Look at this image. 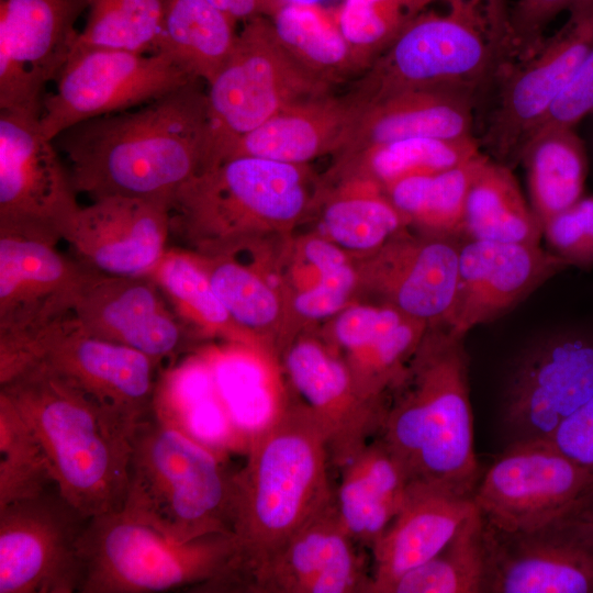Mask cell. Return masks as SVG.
<instances>
[{"instance_id":"1","label":"cell","mask_w":593,"mask_h":593,"mask_svg":"<svg viewBox=\"0 0 593 593\" xmlns=\"http://www.w3.org/2000/svg\"><path fill=\"white\" fill-rule=\"evenodd\" d=\"M197 80L159 99L81 122L54 142L69 160L77 193L159 200L178 190L209 161L211 123L206 91Z\"/></svg>"},{"instance_id":"2","label":"cell","mask_w":593,"mask_h":593,"mask_svg":"<svg viewBox=\"0 0 593 593\" xmlns=\"http://www.w3.org/2000/svg\"><path fill=\"white\" fill-rule=\"evenodd\" d=\"M327 436L304 404L284 405L248 439L245 466L232 475V556L215 585L247 592L259 570L334 501Z\"/></svg>"},{"instance_id":"3","label":"cell","mask_w":593,"mask_h":593,"mask_svg":"<svg viewBox=\"0 0 593 593\" xmlns=\"http://www.w3.org/2000/svg\"><path fill=\"white\" fill-rule=\"evenodd\" d=\"M465 338L428 327L391 388L377 432L411 482L472 495L482 475L473 443Z\"/></svg>"},{"instance_id":"4","label":"cell","mask_w":593,"mask_h":593,"mask_svg":"<svg viewBox=\"0 0 593 593\" xmlns=\"http://www.w3.org/2000/svg\"><path fill=\"white\" fill-rule=\"evenodd\" d=\"M47 457L58 493L86 518L121 511L137 426L46 365L0 383Z\"/></svg>"},{"instance_id":"5","label":"cell","mask_w":593,"mask_h":593,"mask_svg":"<svg viewBox=\"0 0 593 593\" xmlns=\"http://www.w3.org/2000/svg\"><path fill=\"white\" fill-rule=\"evenodd\" d=\"M416 16L350 88L363 102L395 91L460 87L482 94L514 63L507 0H443Z\"/></svg>"},{"instance_id":"6","label":"cell","mask_w":593,"mask_h":593,"mask_svg":"<svg viewBox=\"0 0 593 593\" xmlns=\"http://www.w3.org/2000/svg\"><path fill=\"white\" fill-rule=\"evenodd\" d=\"M231 496L232 475L209 448L157 410L137 426L121 510L126 516L188 542L230 534Z\"/></svg>"},{"instance_id":"7","label":"cell","mask_w":593,"mask_h":593,"mask_svg":"<svg viewBox=\"0 0 593 593\" xmlns=\"http://www.w3.org/2000/svg\"><path fill=\"white\" fill-rule=\"evenodd\" d=\"M306 165L239 156L201 171L176 193L171 233L203 255H231L249 233L295 222L311 198Z\"/></svg>"},{"instance_id":"8","label":"cell","mask_w":593,"mask_h":593,"mask_svg":"<svg viewBox=\"0 0 593 593\" xmlns=\"http://www.w3.org/2000/svg\"><path fill=\"white\" fill-rule=\"evenodd\" d=\"M78 593H157L213 589L232 556L230 534L172 541L122 511L87 521Z\"/></svg>"},{"instance_id":"9","label":"cell","mask_w":593,"mask_h":593,"mask_svg":"<svg viewBox=\"0 0 593 593\" xmlns=\"http://www.w3.org/2000/svg\"><path fill=\"white\" fill-rule=\"evenodd\" d=\"M332 90L286 51L270 18L245 21L231 55L208 85V167L221 144L254 130L293 103Z\"/></svg>"},{"instance_id":"10","label":"cell","mask_w":593,"mask_h":593,"mask_svg":"<svg viewBox=\"0 0 593 593\" xmlns=\"http://www.w3.org/2000/svg\"><path fill=\"white\" fill-rule=\"evenodd\" d=\"M561 29L530 57L507 67L478 138L492 159L513 168L528 137L593 49V0H572Z\"/></svg>"},{"instance_id":"11","label":"cell","mask_w":593,"mask_h":593,"mask_svg":"<svg viewBox=\"0 0 593 593\" xmlns=\"http://www.w3.org/2000/svg\"><path fill=\"white\" fill-rule=\"evenodd\" d=\"M197 80L160 53L77 48L44 98L41 131L54 141L81 122L141 107Z\"/></svg>"},{"instance_id":"12","label":"cell","mask_w":593,"mask_h":593,"mask_svg":"<svg viewBox=\"0 0 593 593\" xmlns=\"http://www.w3.org/2000/svg\"><path fill=\"white\" fill-rule=\"evenodd\" d=\"M88 272L56 243L0 232V378L40 332L74 313Z\"/></svg>"},{"instance_id":"13","label":"cell","mask_w":593,"mask_h":593,"mask_svg":"<svg viewBox=\"0 0 593 593\" xmlns=\"http://www.w3.org/2000/svg\"><path fill=\"white\" fill-rule=\"evenodd\" d=\"M40 116L0 110V232L58 244L81 208Z\"/></svg>"},{"instance_id":"14","label":"cell","mask_w":593,"mask_h":593,"mask_svg":"<svg viewBox=\"0 0 593 593\" xmlns=\"http://www.w3.org/2000/svg\"><path fill=\"white\" fill-rule=\"evenodd\" d=\"M592 488L593 472L548 440H522L481 475L473 501L492 527L529 532L569 515Z\"/></svg>"},{"instance_id":"15","label":"cell","mask_w":593,"mask_h":593,"mask_svg":"<svg viewBox=\"0 0 593 593\" xmlns=\"http://www.w3.org/2000/svg\"><path fill=\"white\" fill-rule=\"evenodd\" d=\"M35 361L136 425L156 410L157 363L134 348L93 335L74 313L34 337L15 373Z\"/></svg>"},{"instance_id":"16","label":"cell","mask_w":593,"mask_h":593,"mask_svg":"<svg viewBox=\"0 0 593 593\" xmlns=\"http://www.w3.org/2000/svg\"><path fill=\"white\" fill-rule=\"evenodd\" d=\"M88 519L57 490L0 507V593H78Z\"/></svg>"},{"instance_id":"17","label":"cell","mask_w":593,"mask_h":593,"mask_svg":"<svg viewBox=\"0 0 593 593\" xmlns=\"http://www.w3.org/2000/svg\"><path fill=\"white\" fill-rule=\"evenodd\" d=\"M89 0H0V110L41 116Z\"/></svg>"},{"instance_id":"18","label":"cell","mask_w":593,"mask_h":593,"mask_svg":"<svg viewBox=\"0 0 593 593\" xmlns=\"http://www.w3.org/2000/svg\"><path fill=\"white\" fill-rule=\"evenodd\" d=\"M592 396L593 343L559 335L535 345L506 388L503 415L512 441L548 438Z\"/></svg>"},{"instance_id":"19","label":"cell","mask_w":593,"mask_h":593,"mask_svg":"<svg viewBox=\"0 0 593 593\" xmlns=\"http://www.w3.org/2000/svg\"><path fill=\"white\" fill-rule=\"evenodd\" d=\"M485 535L486 592L593 593V524L563 517L505 533L485 522Z\"/></svg>"},{"instance_id":"20","label":"cell","mask_w":593,"mask_h":593,"mask_svg":"<svg viewBox=\"0 0 593 593\" xmlns=\"http://www.w3.org/2000/svg\"><path fill=\"white\" fill-rule=\"evenodd\" d=\"M171 234V206L159 200L109 197L81 206L63 240L86 268L142 277L155 269Z\"/></svg>"},{"instance_id":"21","label":"cell","mask_w":593,"mask_h":593,"mask_svg":"<svg viewBox=\"0 0 593 593\" xmlns=\"http://www.w3.org/2000/svg\"><path fill=\"white\" fill-rule=\"evenodd\" d=\"M569 265L540 245L463 238L447 328L463 337L525 300Z\"/></svg>"},{"instance_id":"22","label":"cell","mask_w":593,"mask_h":593,"mask_svg":"<svg viewBox=\"0 0 593 593\" xmlns=\"http://www.w3.org/2000/svg\"><path fill=\"white\" fill-rule=\"evenodd\" d=\"M93 335L134 348L157 366L183 349L188 333L148 276H111L89 269L74 307Z\"/></svg>"},{"instance_id":"23","label":"cell","mask_w":593,"mask_h":593,"mask_svg":"<svg viewBox=\"0 0 593 593\" xmlns=\"http://www.w3.org/2000/svg\"><path fill=\"white\" fill-rule=\"evenodd\" d=\"M333 501L259 570L253 593H367L371 566Z\"/></svg>"},{"instance_id":"24","label":"cell","mask_w":593,"mask_h":593,"mask_svg":"<svg viewBox=\"0 0 593 593\" xmlns=\"http://www.w3.org/2000/svg\"><path fill=\"white\" fill-rule=\"evenodd\" d=\"M284 366L303 403L324 428L331 463L339 469L377 434L385 403L362 398L348 365L315 340L292 344Z\"/></svg>"},{"instance_id":"25","label":"cell","mask_w":593,"mask_h":593,"mask_svg":"<svg viewBox=\"0 0 593 593\" xmlns=\"http://www.w3.org/2000/svg\"><path fill=\"white\" fill-rule=\"evenodd\" d=\"M361 108L362 101L351 90L342 96L331 91L299 101L254 130L221 144L208 168L239 156L306 165L325 154L337 155L348 143Z\"/></svg>"},{"instance_id":"26","label":"cell","mask_w":593,"mask_h":593,"mask_svg":"<svg viewBox=\"0 0 593 593\" xmlns=\"http://www.w3.org/2000/svg\"><path fill=\"white\" fill-rule=\"evenodd\" d=\"M400 233L376 251L372 284L387 305L428 327L447 326L457 288L459 237L411 238Z\"/></svg>"},{"instance_id":"27","label":"cell","mask_w":593,"mask_h":593,"mask_svg":"<svg viewBox=\"0 0 593 593\" xmlns=\"http://www.w3.org/2000/svg\"><path fill=\"white\" fill-rule=\"evenodd\" d=\"M481 94L460 87L395 91L362 102L351 136L337 156L413 137H475L474 111Z\"/></svg>"},{"instance_id":"28","label":"cell","mask_w":593,"mask_h":593,"mask_svg":"<svg viewBox=\"0 0 593 593\" xmlns=\"http://www.w3.org/2000/svg\"><path fill=\"white\" fill-rule=\"evenodd\" d=\"M475 507L472 495L411 482L400 511L370 549L367 593H381L385 585L434 557Z\"/></svg>"},{"instance_id":"29","label":"cell","mask_w":593,"mask_h":593,"mask_svg":"<svg viewBox=\"0 0 593 593\" xmlns=\"http://www.w3.org/2000/svg\"><path fill=\"white\" fill-rule=\"evenodd\" d=\"M339 470L334 492L337 514L356 542L370 550L400 511L411 483L409 474L378 437Z\"/></svg>"},{"instance_id":"30","label":"cell","mask_w":593,"mask_h":593,"mask_svg":"<svg viewBox=\"0 0 593 593\" xmlns=\"http://www.w3.org/2000/svg\"><path fill=\"white\" fill-rule=\"evenodd\" d=\"M270 21L286 51L332 88L366 71L342 33L335 9L313 1L284 0Z\"/></svg>"},{"instance_id":"31","label":"cell","mask_w":593,"mask_h":593,"mask_svg":"<svg viewBox=\"0 0 593 593\" xmlns=\"http://www.w3.org/2000/svg\"><path fill=\"white\" fill-rule=\"evenodd\" d=\"M530 206L541 227L583 197L588 175L584 144L574 127L537 128L524 144Z\"/></svg>"},{"instance_id":"32","label":"cell","mask_w":593,"mask_h":593,"mask_svg":"<svg viewBox=\"0 0 593 593\" xmlns=\"http://www.w3.org/2000/svg\"><path fill=\"white\" fill-rule=\"evenodd\" d=\"M235 24L208 0H164L157 53L209 85L234 48Z\"/></svg>"},{"instance_id":"33","label":"cell","mask_w":593,"mask_h":593,"mask_svg":"<svg viewBox=\"0 0 593 593\" xmlns=\"http://www.w3.org/2000/svg\"><path fill=\"white\" fill-rule=\"evenodd\" d=\"M463 238L539 245L542 227L512 168L486 157L466 201Z\"/></svg>"},{"instance_id":"34","label":"cell","mask_w":593,"mask_h":593,"mask_svg":"<svg viewBox=\"0 0 593 593\" xmlns=\"http://www.w3.org/2000/svg\"><path fill=\"white\" fill-rule=\"evenodd\" d=\"M488 155L451 168L400 178L383 191L409 224L438 236L462 235V223L470 186Z\"/></svg>"},{"instance_id":"35","label":"cell","mask_w":593,"mask_h":593,"mask_svg":"<svg viewBox=\"0 0 593 593\" xmlns=\"http://www.w3.org/2000/svg\"><path fill=\"white\" fill-rule=\"evenodd\" d=\"M489 580L485 521L478 507L429 560L402 574L381 593H481Z\"/></svg>"},{"instance_id":"36","label":"cell","mask_w":593,"mask_h":593,"mask_svg":"<svg viewBox=\"0 0 593 593\" xmlns=\"http://www.w3.org/2000/svg\"><path fill=\"white\" fill-rule=\"evenodd\" d=\"M477 137L443 139L413 137L337 156V172L344 179H361L384 189L414 174L437 172L481 154Z\"/></svg>"},{"instance_id":"37","label":"cell","mask_w":593,"mask_h":593,"mask_svg":"<svg viewBox=\"0 0 593 593\" xmlns=\"http://www.w3.org/2000/svg\"><path fill=\"white\" fill-rule=\"evenodd\" d=\"M344 180L339 193L324 209L323 228L343 249L377 251L409 223L378 184Z\"/></svg>"},{"instance_id":"38","label":"cell","mask_w":593,"mask_h":593,"mask_svg":"<svg viewBox=\"0 0 593 593\" xmlns=\"http://www.w3.org/2000/svg\"><path fill=\"white\" fill-rule=\"evenodd\" d=\"M149 277L187 333L236 335L242 329L217 298L194 253L167 248Z\"/></svg>"},{"instance_id":"39","label":"cell","mask_w":593,"mask_h":593,"mask_svg":"<svg viewBox=\"0 0 593 593\" xmlns=\"http://www.w3.org/2000/svg\"><path fill=\"white\" fill-rule=\"evenodd\" d=\"M87 21L74 49L157 53L164 0H89Z\"/></svg>"},{"instance_id":"40","label":"cell","mask_w":593,"mask_h":593,"mask_svg":"<svg viewBox=\"0 0 593 593\" xmlns=\"http://www.w3.org/2000/svg\"><path fill=\"white\" fill-rule=\"evenodd\" d=\"M52 484L51 467L40 440L0 393V507L38 496Z\"/></svg>"},{"instance_id":"41","label":"cell","mask_w":593,"mask_h":593,"mask_svg":"<svg viewBox=\"0 0 593 593\" xmlns=\"http://www.w3.org/2000/svg\"><path fill=\"white\" fill-rule=\"evenodd\" d=\"M438 0H343L338 25L367 70L401 32Z\"/></svg>"},{"instance_id":"42","label":"cell","mask_w":593,"mask_h":593,"mask_svg":"<svg viewBox=\"0 0 593 593\" xmlns=\"http://www.w3.org/2000/svg\"><path fill=\"white\" fill-rule=\"evenodd\" d=\"M194 254L217 298L242 331L265 328L277 318V295L254 271L234 261L231 255Z\"/></svg>"},{"instance_id":"43","label":"cell","mask_w":593,"mask_h":593,"mask_svg":"<svg viewBox=\"0 0 593 593\" xmlns=\"http://www.w3.org/2000/svg\"><path fill=\"white\" fill-rule=\"evenodd\" d=\"M304 256L317 269L320 280L294 298V310L310 320L325 318L339 312L356 282L346 255L336 244L313 237L304 244Z\"/></svg>"},{"instance_id":"44","label":"cell","mask_w":593,"mask_h":593,"mask_svg":"<svg viewBox=\"0 0 593 593\" xmlns=\"http://www.w3.org/2000/svg\"><path fill=\"white\" fill-rule=\"evenodd\" d=\"M548 250L569 266L593 267V197H582L542 227Z\"/></svg>"},{"instance_id":"45","label":"cell","mask_w":593,"mask_h":593,"mask_svg":"<svg viewBox=\"0 0 593 593\" xmlns=\"http://www.w3.org/2000/svg\"><path fill=\"white\" fill-rule=\"evenodd\" d=\"M406 317L410 316L387 304L350 306L337 316L334 338L348 354L357 353L376 344Z\"/></svg>"},{"instance_id":"46","label":"cell","mask_w":593,"mask_h":593,"mask_svg":"<svg viewBox=\"0 0 593 593\" xmlns=\"http://www.w3.org/2000/svg\"><path fill=\"white\" fill-rule=\"evenodd\" d=\"M572 0H516L510 9V23L514 46V63L534 55L545 41L549 23Z\"/></svg>"},{"instance_id":"47","label":"cell","mask_w":593,"mask_h":593,"mask_svg":"<svg viewBox=\"0 0 593 593\" xmlns=\"http://www.w3.org/2000/svg\"><path fill=\"white\" fill-rule=\"evenodd\" d=\"M590 114H593V49L555 100L537 128L574 127L577 123Z\"/></svg>"},{"instance_id":"48","label":"cell","mask_w":593,"mask_h":593,"mask_svg":"<svg viewBox=\"0 0 593 593\" xmlns=\"http://www.w3.org/2000/svg\"><path fill=\"white\" fill-rule=\"evenodd\" d=\"M579 466L593 472V396L546 438Z\"/></svg>"},{"instance_id":"49","label":"cell","mask_w":593,"mask_h":593,"mask_svg":"<svg viewBox=\"0 0 593 593\" xmlns=\"http://www.w3.org/2000/svg\"><path fill=\"white\" fill-rule=\"evenodd\" d=\"M236 22L257 16L271 18L284 0H208Z\"/></svg>"},{"instance_id":"50","label":"cell","mask_w":593,"mask_h":593,"mask_svg":"<svg viewBox=\"0 0 593 593\" xmlns=\"http://www.w3.org/2000/svg\"><path fill=\"white\" fill-rule=\"evenodd\" d=\"M566 517L593 524V488L578 502L572 512Z\"/></svg>"},{"instance_id":"51","label":"cell","mask_w":593,"mask_h":593,"mask_svg":"<svg viewBox=\"0 0 593 593\" xmlns=\"http://www.w3.org/2000/svg\"><path fill=\"white\" fill-rule=\"evenodd\" d=\"M588 523V522H586ZM592 524V523H591Z\"/></svg>"}]
</instances>
